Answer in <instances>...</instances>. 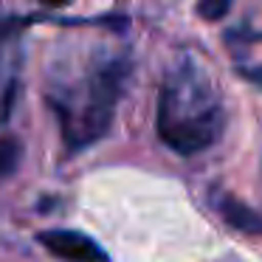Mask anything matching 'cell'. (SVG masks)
<instances>
[{
	"label": "cell",
	"mask_w": 262,
	"mask_h": 262,
	"mask_svg": "<svg viewBox=\"0 0 262 262\" xmlns=\"http://www.w3.org/2000/svg\"><path fill=\"white\" fill-rule=\"evenodd\" d=\"M155 127L161 141L178 155L203 152L223 136L226 110L220 91L194 54H181L166 71Z\"/></svg>",
	"instance_id": "obj_1"
},
{
	"label": "cell",
	"mask_w": 262,
	"mask_h": 262,
	"mask_svg": "<svg viewBox=\"0 0 262 262\" xmlns=\"http://www.w3.org/2000/svg\"><path fill=\"white\" fill-rule=\"evenodd\" d=\"M127 71L130 65L121 57L96 59L85 74L57 82L48 91L46 102L57 113L62 141L71 152L96 144L110 130L116 104L127 82Z\"/></svg>",
	"instance_id": "obj_2"
},
{
	"label": "cell",
	"mask_w": 262,
	"mask_h": 262,
	"mask_svg": "<svg viewBox=\"0 0 262 262\" xmlns=\"http://www.w3.org/2000/svg\"><path fill=\"white\" fill-rule=\"evenodd\" d=\"M37 243L48 254H54L57 259H65V262H110L107 251L96 239L82 231H74V228H48V231H40Z\"/></svg>",
	"instance_id": "obj_3"
},
{
	"label": "cell",
	"mask_w": 262,
	"mask_h": 262,
	"mask_svg": "<svg viewBox=\"0 0 262 262\" xmlns=\"http://www.w3.org/2000/svg\"><path fill=\"white\" fill-rule=\"evenodd\" d=\"M234 42V65L243 76H248L251 82H262V31L254 34H234L228 37Z\"/></svg>",
	"instance_id": "obj_4"
},
{
	"label": "cell",
	"mask_w": 262,
	"mask_h": 262,
	"mask_svg": "<svg viewBox=\"0 0 262 262\" xmlns=\"http://www.w3.org/2000/svg\"><path fill=\"white\" fill-rule=\"evenodd\" d=\"M217 209H220L223 220L228 226H234L237 231L245 234H262V217L256 211H251L248 206H243L234 198H217Z\"/></svg>",
	"instance_id": "obj_5"
},
{
	"label": "cell",
	"mask_w": 262,
	"mask_h": 262,
	"mask_svg": "<svg viewBox=\"0 0 262 262\" xmlns=\"http://www.w3.org/2000/svg\"><path fill=\"white\" fill-rule=\"evenodd\" d=\"M20 158H23V147H20L17 138L14 136L0 138V183L14 175V169L20 166Z\"/></svg>",
	"instance_id": "obj_6"
},
{
	"label": "cell",
	"mask_w": 262,
	"mask_h": 262,
	"mask_svg": "<svg viewBox=\"0 0 262 262\" xmlns=\"http://www.w3.org/2000/svg\"><path fill=\"white\" fill-rule=\"evenodd\" d=\"M40 3H46V6H51V9H59V6H68L71 0H40Z\"/></svg>",
	"instance_id": "obj_7"
}]
</instances>
